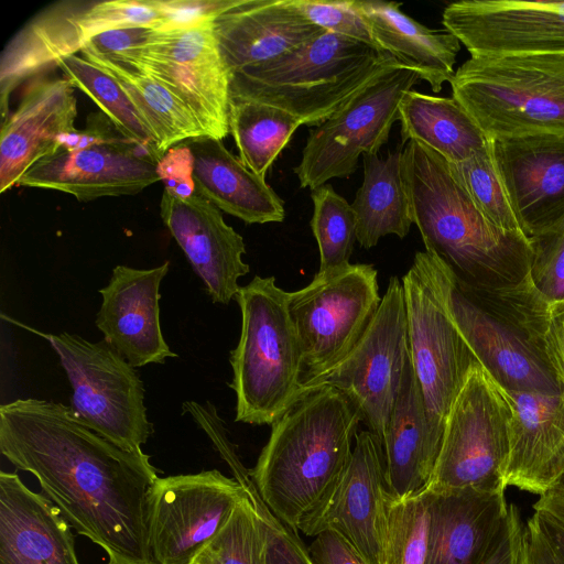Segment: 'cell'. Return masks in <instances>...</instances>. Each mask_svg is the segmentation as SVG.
Listing matches in <instances>:
<instances>
[{"label":"cell","mask_w":564,"mask_h":564,"mask_svg":"<svg viewBox=\"0 0 564 564\" xmlns=\"http://www.w3.org/2000/svg\"><path fill=\"white\" fill-rule=\"evenodd\" d=\"M0 452L32 474L77 533L107 564H152L148 495L159 478L143 451H126L59 402L17 399L0 406Z\"/></svg>","instance_id":"6da1fadb"},{"label":"cell","mask_w":564,"mask_h":564,"mask_svg":"<svg viewBox=\"0 0 564 564\" xmlns=\"http://www.w3.org/2000/svg\"><path fill=\"white\" fill-rule=\"evenodd\" d=\"M402 176L425 251L449 270L462 290L500 292L530 280V239L488 220L444 158L410 141L402 149Z\"/></svg>","instance_id":"7a4b0ae2"},{"label":"cell","mask_w":564,"mask_h":564,"mask_svg":"<svg viewBox=\"0 0 564 564\" xmlns=\"http://www.w3.org/2000/svg\"><path fill=\"white\" fill-rule=\"evenodd\" d=\"M361 417L326 383L300 390L271 425L250 477L265 506L297 532L329 497L352 454Z\"/></svg>","instance_id":"3957f363"},{"label":"cell","mask_w":564,"mask_h":564,"mask_svg":"<svg viewBox=\"0 0 564 564\" xmlns=\"http://www.w3.org/2000/svg\"><path fill=\"white\" fill-rule=\"evenodd\" d=\"M400 65L365 43L323 31L285 55L231 74L229 95L281 108L317 127L372 79Z\"/></svg>","instance_id":"277c9868"},{"label":"cell","mask_w":564,"mask_h":564,"mask_svg":"<svg viewBox=\"0 0 564 564\" xmlns=\"http://www.w3.org/2000/svg\"><path fill=\"white\" fill-rule=\"evenodd\" d=\"M449 84L489 142L564 134V53L470 56Z\"/></svg>","instance_id":"5b68a950"},{"label":"cell","mask_w":564,"mask_h":564,"mask_svg":"<svg viewBox=\"0 0 564 564\" xmlns=\"http://www.w3.org/2000/svg\"><path fill=\"white\" fill-rule=\"evenodd\" d=\"M235 300L241 312L238 345L230 351L236 422L272 424L301 390V348L288 292L274 276L256 275Z\"/></svg>","instance_id":"8992f818"},{"label":"cell","mask_w":564,"mask_h":564,"mask_svg":"<svg viewBox=\"0 0 564 564\" xmlns=\"http://www.w3.org/2000/svg\"><path fill=\"white\" fill-rule=\"evenodd\" d=\"M170 19L160 0H66L31 18L6 44L0 57L1 120L14 89L76 55L97 35L116 29H164Z\"/></svg>","instance_id":"52a82bcc"},{"label":"cell","mask_w":564,"mask_h":564,"mask_svg":"<svg viewBox=\"0 0 564 564\" xmlns=\"http://www.w3.org/2000/svg\"><path fill=\"white\" fill-rule=\"evenodd\" d=\"M512 409L505 390L476 362L447 415L431 490H506Z\"/></svg>","instance_id":"ba28073f"},{"label":"cell","mask_w":564,"mask_h":564,"mask_svg":"<svg viewBox=\"0 0 564 564\" xmlns=\"http://www.w3.org/2000/svg\"><path fill=\"white\" fill-rule=\"evenodd\" d=\"M380 303L378 271L365 263L316 273L306 286L288 292V308L301 348V389L355 348Z\"/></svg>","instance_id":"9c48e42d"},{"label":"cell","mask_w":564,"mask_h":564,"mask_svg":"<svg viewBox=\"0 0 564 564\" xmlns=\"http://www.w3.org/2000/svg\"><path fill=\"white\" fill-rule=\"evenodd\" d=\"M56 351L73 388L72 409L93 431L130 451H141L153 432L144 388L134 367L106 341L67 332L43 335Z\"/></svg>","instance_id":"30bf717a"},{"label":"cell","mask_w":564,"mask_h":564,"mask_svg":"<svg viewBox=\"0 0 564 564\" xmlns=\"http://www.w3.org/2000/svg\"><path fill=\"white\" fill-rule=\"evenodd\" d=\"M401 281L411 365L431 438L440 451L452 404L478 360L454 324L437 283L416 256Z\"/></svg>","instance_id":"8fae6325"},{"label":"cell","mask_w":564,"mask_h":564,"mask_svg":"<svg viewBox=\"0 0 564 564\" xmlns=\"http://www.w3.org/2000/svg\"><path fill=\"white\" fill-rule=\"evenodd\" d=\"M420 80L402 65L386 70L314 127L294 169L300 186L313 191L333 178L349 177L360 156L378 153L399 121L403 95Z\"/></svg>","instance_id":"7c38bea8"},{"label":"cell","mask_w":564,"mask_h":564,"mask_svg":"<svg viewBox=\"0 0 564 564\" xmlns=\"http://www.w3.org/2000/svg\"><path fill=\"white\" fill-rule=\"evenodd\" d=\"M213 22L154 29L144 44L115 57L155 78L195 115L207 137L223 141L229 133L230 73Z\"/></svg>","instance_id":"4fadbf2b"},{"label":"cell","mask_w":564,"mask_h":564,"mask_svg":"<svg viewBox=\"0 0 564 564\" xmlns=\"http://www.w3.org/2000/svg\"><path fill=\"white\" fill-rule=\"evenodd\" d=\"M409 359L404 291L402 281L392 276L355 348L310 386L326 383L337 389L357 410L367 430L382 438Z\"/></svg>","instance_id":"5bb4252c"},{"label":"cell","mask_w":564,"mask_h":564,"mask_svg":"<svg viewBox=\"0 0 564 564\" xmlns=\"http://www.w3.org/2000/svg\"><path fill=\"white\" fill-rule=\"evenodd\" d=\"M155 154L113 126L91 120L73 148H59L34 164L19 185L73 195L79 202L134 195L161 181Z\"/></svg>","instance_id":"9a60e30c"},{"label":"cell","mask_w":564,"mask_h":564,"mask_svg":"<svg viewBox=\"0 0 564 564\" xmlns=\"http://www.w3.org/2000/svg\"><path fill=\"white\" fill-rule=\"evenodd\" d=\"M246 496L237 479L216 469L159 477L147 503L152 564H193Z\"/></svg>","instance_id":"2e32d148"},{"label":"cell","mask_w":564,"mask_h":564,"mask_svg":"<svg viewBox=\"0 0 564 564\" xmlns=\"http://www.w3.org/2000/svg\"><path fill=\"white\" fill-rule=\"evenodd\" d=\"M415 256L437 283L454 324L478 362L501 388L561 394L546 362L521 330L459 289L437 258L426 251Z\"/></svg>","instance_id":"e0dca14e"},{"label":"cell","mask_w":564,"mask_h":564,"mask_svg":"<svg viewBox=\"0 0 564 564\" xmlns=\"http://www.w3.org/2000/svg\"><path fill=\"white\" fill-rule=\"evenodd\" d=\"M389 498L382 441L369 430L359 431L340 480L299 531L307 536L336 531L366 564H381Z\"/></svg>","instance_id":"ac0fdd59"},{"label":"cell","mask_w":564,"mask_h":564,"mask_svg":"<svg viewBox=\"0 0 564 564\" xmlns=\"http://www.w3.org/2000/svg\"><path fill=\"white\" fill-rule=\"evenodd\" d=\"M442 23L470 56L564 53V1L460 0Z\"/></svg>","instance_id":"d6986e66"},{"label":"cell","mask_w":564,"mask_h":564,"mask_svg":"<svg viewBox=\"0 0 564 564\" xmlns=\"http://www.w3.org/2000/svg\"><path fill=\"white\" fill-rule=\"evenodd\" d=\"M160 215L212 301L229 304L241 288L239 278L250 271L242 260L243 238L226 224L215 205L196 192L182 197L164 187Z\"/></svg>","instance_id":"ffe728a7"},{"label":"cell","mask_w":564,"mask_h":564,"mask_svg":"<svg viewBox=\"0 0 564 564\" xmlns=\"http://www.w3.org/2000/svg\"><path fill=\"white\" fill-rule=\"evenodd\" d=\"M77 100L64 77L32 78L17 108L1 120L0 193L19 185L39 161L54 154L74 133Z\"/></svg>","instance_id":"44dd1931"},{"label":"cell","mask_w":564,"mask_h":564,"mask_svg":"<svg viewBox=\"0 0 564 564\" xmlns=\"http://www.w3.org/2000/svg\"><path fill=\"white\" fill-rule=\"evenodd\" d=\"M169 268V261L152 269L117 265L99 290L102 302L96 326L104 341L134 368L176 357L160 322V284Z\"/></svg>","instance_id":"7402d4cb"},{"label":"cell","mask_w":564,"mask_h":564,"mask_svg":"<svg viewBox=\"0 0 564 564\" xmlns=\"http://www.w3.org/2000/svg\"><path fill=\"white\" fill-rule=\"evenodd\" d=\"M490 143L520 228L531 239L564 216V134Z\"/></svg>","instance_id":"603a6c76"},{"label":"cell","mask_w":564,"mask_h":564,"mask_svg":"<svg viewBox=\"0 0 564 564\" xmlns=\"http://www.w3.org/2000/svg\"><path fill=\"white\" fill-rule=\"evenodd\" d=\"M213 26L230 75L285 55L324 31L295 0H238Z\"/></svg>","instance_id":"cb8c5ba5"},{"label":"cell","mask_w":564,"mask_h":564,"mask_svg":"<svg viewBox=\"0 0 564 564\" xmlns=\"http://www.w3.org/2000/svg\"><path fill=\"white\" fill-rule=\"evenodd\" d=\"M505 392L512 409L506 487L540 497L564 479V399L562 394Z\"/></svg>","instance_id":"d4e9b609"},{"label":"cell","mask_w":564,"mask_h":564,"mask_svg":"<svg viewBox=\"0 0 564 564\" xmlns=\"http://www.w3.org/2000/svg\"><path fill=\"white\" fill-rule=\"evenodd\" d=\"M0 564H80L70 524L15 473L0 471Z\"/></svg>","instance_id":"484cf974"},{"label":"cell","mask_w":564,"mask_h":564,"mask_svg":"<svg viewBox=\"0 0 564 564\" xmlns=\"http://www.w3.org/2000/svg\"><path fill=\"white\" fill-rule=\"evenodd\" d=\"M426 564H484L505 525V491L431 490Z\"/></svg>","instance_id":"4316f807"},{"label":"cell","mask_w":564,"mask_h":564,"mask_svg":"<svg viewBox=\"0 0 564 564\" xmlns=\"http://www.w3.org/2000/svg\"><path fill=\"white\" fill-rule=\"evenodd\" d=\"M184 143L193 156L195 192L219 210L246 224L284 219V202L264 177L250 171L221 140L203 135Z\"/></svg>","instance_id":"83f0119b"},{"label":"cell","mask_w":564,"mask_h":564,"mask_svg":"<svg viewBox=\"0 0 564 564\" xmlns=\"http://www.w3.org/2000/svg\"><path fill=\"white\" fill-rule=\"evenodd\" d=\"M378 52L395 58L427 82L433 93L451 82L458 39L444 29H430L401 11L402 3L359 0Z\"/></svg>","instance_id":"f1b7e54d"},{"label":"cell","mask_w":564,"mask_h":564,"mask_svg":"<svg viewBox=\"0 0 564 564\" xmlns=\"http://www.w3.org/2000/svg\"><path fill=\"white\" fill-rule=\"evenodd\" d=\"M381 441L390 497L400 500L424 490L440 451L431 438L411 359Z\"/></svg>","instance_id":"f546056e"},{"label":"cell","mask_w":564,"mask_h":564,"mask_svg":"<svg viewBox=\"0 0 564 564\" xmlns=\"http://www.w3.org/2000/svg\"><path fill=\"white\" fill-rule=\"evenodd\" d=\"M364 180L351 203L358 243L370 249L388 235L404 238L413 224L402 176V150L362 155Z\"/></svg>","instance_id":"4dcf8cb0"},{"label":"cell","mask_w":564,"mask_h":564,"mask_svg":"<svg viewBox=\"0 0 564 564\" xmlns=\"http://www.w3.org/2000/svg\"><path fill=\"white\" fill-rule=\"evenodd\" d=\"M80 56L111 75L131 99L148 127L162 158L171 148L206 135L195 115L172 91L143 69L87 48Z\"/></svg>","instance_id":"1f68e13d"},{"label":"cell","mask_w":564,"mask_h":564,"mask_svg":"<svg viewBox=\"0 0 564 564\" xmlns=\"http://www.w3.org/2000/svg\"><path fill=\"white\" fill-rule=\"evenodd\" d=\"M401 141L419 142L449 163L467 160L487 147L479 127L453 97L408 90L399 106Z\"/></svg>","instance_id":"d6a6232c"},{"label":"cell","mask_w":564,"mask_h":564,"mask_svg":"<svg viewBox=\"0 0 564 564\" xmlns=\"http://www.w3.org/2000/svg\"><path fill=\"white\" fill-rule=\"evenodd\" d=\"M489 308L521 330L540 352L564 399V300L545 302L531 283L490 294Z\"/></svg>","instance_id":"836d02e7"},{"label":"cell","mask_w":564,"mask_h":564,"mask_svg":"<svg viewBox=\"0 0 564 564\" xmlns=\"http://www.w3.org/2000/svg\"><path fill=\"white\" fill-rule=\"evenodd\" d=\"M302 121L281 108L229 95L228 127L240 161L265 177L273 161Z\"/></svg>","instance_id":"e575fe53"},{"label":"cell","mask_w":564,"mask_h":564,"mask_svg":"<svg viewBox=\"0 0 564 564\" xmlns=\"http://www.w3.org/2000/svg\"><path fill=\"white\" fill-rule=\"evenodd\" d=\"M57 67L74 88L86 94L130 141L151 150L160 161L154 137L120 84L79 55L63 58Z\"/></svg>","instance_id":"d590c367"},{"label":"cell","mask_w":564,"mask_h":564,"mask_svg":"<svg viewBox=\"0 0 564 564\" xmlns=\"http://www.w3.org/2000/svg\"><path fill=\"white\" fill-rule=\"evenodd\" d=\"M431 528V491L388 502L381 564H426Z\"/></svg>","instance_id":"8d00e7d4"},{"label":"cell","mask_w":564,"mask_h":564,"mask_svg":"<svg viewBox=\"0 0 564 564\" xmlns=\"http://www.w3.org/2000/svg\"><path fill=\"white\" fill-rule=\"evenodd\" d=\"M313 216L311 228L319 251L317 273L349 264L356 237V217L351 204L332 185L312 191Z\"/></svg>","instance_id":"74e56055"},{"label":"cell","mask_w":564,"mask_h":564,"mask_svg":"<svg viewBox=\"0 0 564 564\" xmlns=\"http://www.w3.org/2000/svg\"><path fill=\"white\" fill-rule=\"evenodd\" d=\"M449 167L456 181L488 220L505 231L522 232L497 170L490 142L467 160L449 163Z\"/></svg>","instance_id":"f35d334b"},{"label":"cell","mask_w":564,"mask_h":564,"mask_svg":"<svg viewBox=\"0 0 564 564\" xmlns=\"http://www.w3.org/2000/svg\"><path fill=\"white\" fill-rule=\"evenodd\" d=\"M193 564H265L264 532L248 494Z\"/></svg>","instance_id":"ab89813d"},{"label":"cell","mask_w":564,"mask_h":564,"mask_svg":"<svg viewBox=\"0 0 564 564\" xmlns=\"http://www.w3.org/2000/svg\"><path fill=\"white\" fill-rule=\"evenodd\" d=\"M530 282L545 302L564 300V216L531 239Z\"/></svg>","instance_id":"60d3db41"},{"label":"cell","mask_w":564,"mask_h":564,"mask_svg":"<svg viewBox=\"0 0 564 564\" xmlns=\"http://www.w3.org/2000/svg\"><path fill=\"white\" fill-rule=\"evenodd\" d=\"M295 1L303 14L316 26L376 48L368 21L361 10L359 0Z\"/></svg>","instance_id":"b9f144b4"},{"label":"cell","mask_w":564,"mask_h":564,"mask_svg":"<svg viewBox=\"0 0 564 564\" xmlns=\"http://www.w3.org/2000/svg\"><path fill=\"white\" fill-rule=\"evenodd\" d=\"M262 524L265 564H314L297 532L276 518L261 499L251 477L241 484Z\"/></svg>","instance_id":"7bdbcfd3"},{"label":"cell","mask_w":564,"mask_h":564,"mask_svg":"<svg viewBox=\"0 0 564 564\" xmlns=\"http://www.w3.org/2000/svg\"><path fill=\"white\" fill-rule=\"evenodd\" d=\"M158 173L165 186L182 197L195 193L193 156L186 144L171 148L159 161Z\"/></svg>","instance_id":"ee69618b"},{"label":"cell","mask_w":564,"mask_h":564,"mask_svg":"<svg viewBox=\"0 0 564 564\" xmlns=\"http://www.w3.org/2000/svg\"><path fill=\"white\" fill-rule=\"evenodd\" d=\"M524 532L525 523L519 508L509 505L502 531L484 564H521Z\"/></svg>","instance_id":"f6af8a7d"},{"label":"cell","mask_w":564,"mask_h":564,"mask_svg":"<svg viewBox=\"0 0 564 564\" xmlns=\"http://www.w3.org/2000/svg\"><path fill=\"white\" fill-rule=\"evenodd\" d=\"M307 547L314 564H366L359 552L340 533L325 530Z\"/></svg>","instance_id":"bcb514c9"},{"label":"cell","mask_w":564,"mask_h":564,"mask_svg":"<svg viewBox=\"0 0 564 564\" xmlns=\"http://www.w3.org/2000/svg\"><path fill=\"white\" fill-rule=\"evenodd\" d=\"M153 31L144 26L110 30L95 36L84 48L104 56L121 55L144 44Z\"/></svg>","instance_id":"7dc6e473"},{"label":"cell","mask_w":564,"mask_h":564,"mask_svg":"<svg viewBox=\"0 0 564 564\" xmlns=\"http://www.w3.org/2000/svg\"><path fill=\"white\" fill-rule=\"evenodd\" d=\"M521 564H563L532 517L525 523Z\"/></svg>","instance_id":"c3c4849f"},{"label":"cell","mask_w":564,"mask_h":564,"mask_svg":"<svg viewBox=\"0 0 564 564\" xmlns=\"http://www.w3.org/2000/svg\"><path fill=\"white\" fill-rule=\"evenodd\" d=\"M533 510L564 527V487L556 486L540 496L533 505Z\"/></svg>","instance_id":"681fc988"},{"label":"cell","mask_w":564,"mask_h":564,"mask_svg":"<svg viewBox=\"0 0 564 564\" xmlns=\"http://www.w3.org/2000/svg\"><path fill=\"white\" fill-rule=\"evenodd\" d=\"M531 517L564 564V527L535 510Z\"/></svg>","instance_id":"f907efd6"},{"label":"cell","mask_w":564,"mask_h":564,"mask_svg":"<svg viewBox=\"0 0 564 564\" xmlns=\"http://www.w3.org/2000/svg\"><path fill=\"white\" fill-rule=\"evenodd\" d=\"M558 486L564 487V479L561 481Z\"/></svg>","instance_id":"816d5d0a"}]
</instances>
